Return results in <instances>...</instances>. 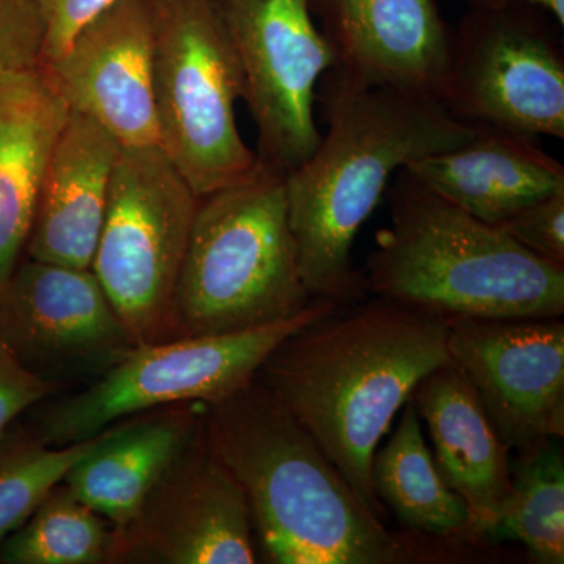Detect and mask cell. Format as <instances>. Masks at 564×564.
I'll list each match as a JSON object with an SVG mask.
<instances>
[{
  "mask_svg": "<svg viewBox=\"0 0 564 564\" xmlns=\"http://www.w3.org/2000/svg\"><path fill=\"white\" fill-rule=\"evenodd\" d=\"M68 115L40 68L0 76V285L25 251L44 166Z\"/></svg>",
  "mask_w": 564,
  "mask_h": 564,
  "instance_id": "obj_20",
  "label": "cell"
},
{
  "mask_svg": "<svg viewBox=\"0 0 564 564\" xmlns=\"http://www.w3.org/2000/svg\"><path fill=\"white\" fill-rule=\"evenodd\" d=\"M492 541L514 540L541 564L564 563V458L558 440L518 452Z\"/></svg>",
  "mask_w": 564,
  "mask_h": 564,
  "instance_id": "obj_22",
  "label": "cell"
},
{
  "mask_svg": "<svg viewBox=\"0 0 564 564\" xmlns=\"http://www.w3.org/2000/svg\"><path fill=\"white\" fill-rule=\"evenodd\" d=\"M336 55L364 84L440 98L452 29L436 0H307Z\"/></svg>",
  "mask_w": 564,
  "mask_h": 564,
  "instance_id": "obj_15",
  "label": "cell"
},
{
  "mask_svg": "<svg viewBox=\"0 0 564 564\" xmlns=\"http://www.w3.org/2000/svg\"><path fill=\"white\" fill-rule=\"evenodd\" d=\"M43 24L33 0H0V76L40 68Z\"/></svg>",
  "mask_w": 564,
  "mask_h": 564,
  "instance_id": "obj_25",
  "label": "cell"
},
{
  "mask_svg": "<svg viewBox=\"0 0 564 564\" xmlns=\"http://www.w3.org/2000/svg\"><path fill=\"white\" fill-rule=\"evenodd\" d=\"M404 170L441 198L497 226L564 191L563 163L538 139L492 126H477L462 147L426 155Z\"/></svg>",
  "mask_w": 564,
  "mask_h": 564,
  "instance_id": "obj_18",
  "label": "cell"
},
{
  "mask_svg": "<svg viewBox=\"0 0 564 564\" xmlns=\"http://www.w3.org/2000/svg\"><path fill=\"white\" fill-rule=\"evenodd\" d=\"M558 24L532 7L470 10L451 33L437 101L469 124L564 140Z\"/></svg>",
  "mask_w": 564,
  "mask_h": 564,
  "instance_id": "obj_9",
  "label": "cell"
},
{
  "mask_svg": "<svg viewBox=\"0 0 564 564\" xmlns=\"http://www.w3.org/2000/svg\"><path fill=\"white\" fill-rule=\"evenodd\" d=\"M337 306L314 299L302 313L272 325L137 345L87 389L47 404L31 433L51 447H66L147 411L218 402L254 380L282 340Z\"/></svg>",
  "mask_w": 564,
  "mask_h": 564,
  "instance_id": "obj_7",
  "label": "cell"
},
{
  "mask_svg": "<svg viewBox=\"0 0 564 564\" xmlns=\"http://www.w3.org/2000/svg\"><path fill=\"white\" fill-rule=\"evenodd\" d=\"M40 69L70 111L101 124L122 147H159L154 0H118Z\"/></svg>",
  "mask_w": 564,
  "mask_h": 564,
  "instance_id": "obj_14",
  "label": "cell"
},
{
  "mask_svg": "<svg viewBox=\"0 0 564 564\" xmlns=\"http://www.w3.org/2000/svg\"><path fill=\"white\" fill-rule=\"evenodd\" d=\"M198 404H173L115 423L63 481L115 529L129 524L202 430L204 410H196Z\"/></svg>",
  "mask_w": 564,
  "mask_h": 564,
  "instance_id": "obj_19",
  "label": "cell"
},
{
  "mask_svg": "<svg viewBox=\"0 0 564 564\" xmlns=\"http://www.w3.org/2000/svg\"><path fill=\"white\" fill-rule=\"evenodd\" d=\"M447 347L510 451L562 440V317L456 318Z\"/></svg>",
  "mask_w": 564,
  "mask_h": 564,
  "instance_id": "obj_12",
  "label": "cell"
},
{
  "mask_svg": "<svg viewBox=\"0 0 564 564\" xmlns=\"http://www.w3.org/2000/svg\"><path fill=\"white\" fill-rule=\"evenodd\" d=\"M113 547L115 527L61 481L28 521L2 541L0 563H111Z\"/></svg>",
  "mask_w": 564,
  "mask_h": 564,
  "instance_id": "obj_23",
  "label": "cell"
},
{
  "mask_svg": "<svg viewBox=\"0 0 564 564\" xmlns=\"http://www.w3.org/2000/svg\"><path fill=\"white\" fill-rule=\"evenodd\" d=\"M372 484L380 502L411 532L443 543L477 544L469 510L437 470L413 400L404 403L391 440L375 452Z\"/></svg>",
  "mask_w": 564,
  "mask_h": 564,
  "instance_id": "obj_21",
  "label": "cell"
},
{
  "mask_svg": "<svg viewBox=\"0 0 564 564\" xmlns=\"http://www.w3.org/2000/svg\"><path fill=\"white\" fill-rule=\"evenodd\" d=\"M0 343L29 372L61 386L101 377L135 347L91 269L31 258L0 285Z\"/></svg>",
  "mask_w": 564,
  "mask_h": 564,
  "instance_id": "obj_11",
  "label": "cell"
},
{
  "mask_svg": "<svg viewBox=\"0 0 564 564\" xmlns=\"http://www.w3.org/2000/svg\"><path fill=\"white\" fill-rule=\"evenodd\" d=\"M61 388V384L29 372L0 343V441L22 413Z\"/></svg>",
  "mask_w": 564,
  "mask_h": 564,
  "instance_id": "obj_28",
  "label": "cell"
},
{
  "mask_svg": "<svg viewBox=\"0 0 564 564\" xmlns=\"http://www.w3.org/2000/svg\"><path fill=\"white\" fill-rule=\"evenodd\" d=\"M411 400L429 429L437 470L469 510L474 540L492 541L511 489L510 447L454 364L426 375Z\"/></svg>",
  "mask_w": 564,
  "mask_h": 564,
  "instance_id": "obj_17",
  "label": "cell"
},
{
  "mask_svg": "<svg viewBox=\"0 0 564 564\" xmlns=\"http://www.w3.org/2000/svg\"><path fill=\"white\" fill-rule=\"evenodd\" d=\"M98 436L66 447L43 444L31 432L7 434L0 441V541L28 521Z\"/></svg>",
  "mask_w": 564,
  "mask_h": 564,
  "instance_id": "obj_24",
  "label": "cell"
},
{
  "mask_svg": "<svg viewBox=\"0 0 564 564\" xmlns=\"http://www.w3.org/2000/svg\"><path fill=\"white\" fill-rule=\"evenodd\" d=\"M245 82L259 133V162L282 174L302 166L322 140L315 95L336 55L307 0H212Z\"/></svg>",
  "mask_w": 564,
  "mask_h": 564,
  "instance_id": "obj_10",
  "label": "cell"
},
{
  "mask_svg": "<svg viewBox=\"0 0 564 564\" xmlns=\"http://www.w3.org/2000/svg\"><path fill=\"white\" fill-rule=\"evenodd\" d=\"M250 505L202 430L129 524L115 529L111 563L258 562Z\"/></svg>",
  "mask_w": 564,
  "mask_h": 564,
  "instance_id": "obj_13",
  "label": "cell"
},
{
  "mask_svg": "<svg viewBox=\"0 0 564 564\" xmlns=\"http://www.w3.org/2000/svg\"><path fill=\"white\" fill-rule=\"evenodd\" d=\"M470 10H500L508 7H532L554 18L560 29L564 28V0H466Z\"/></svg>",
  "mask_w": 564,
  "mask_h": 564,
  "instance_id": "obj_29",
  "label": "cell"
},
{
  "mask_svg": "<svg viewBox=\"0 0 564 564\" xmlns=\"http://www.w3.org/2000/svg\"><path fill=\"white\" fill-rule=\"evenodd\" d=\"M159 147L196 196L248 180L261 162L240 135V63L212 0H154Z\"/></svg>",
  "mask_w": 564,
  "mask_h": 564,
  "instance_id": "obj_6",
  "label": "cell"
},
{
  "mask_svg": "<svg viewBox=\"0 0 564 564\" xmlns=\"http://www.w3.org/2000/svg\"><path fill=\"white\" fill-rule=\"evenodd\" d=\"M313 300L289 223L285 174L261 163L248 180L199 199L169 339L272 325Z\"/></svg>",
  "mask_w": 564,
  "mask_h": 564,
  "instance_id": "obj_5",
  "label": "cell"
},
{
  "mask_svg": "<svg viewBox=\"0 0 564 564\" xmlns=\"http://www.w3.org/2000/svg\"><path fill=\"white\" fill-rule=\"evenodd\" d=\"M121 147L101 124L69 110L44 166L29 258L90 269Z\"/></svg>",
  "mask_w": 564,
  "mask_h": 564,
  "instance_id": "obj_16",
  "label": "cell"
},
{
  "mask_svg": "<svg viewBox=\"0 0 564 564\" xmlns=\"http://www.w3.org/2000/svg\"><path fill=\"white\" fill-rule=\"evenodd\" d=\"M500 228L527 250L564 265V191L518 212Z\"/></svg>",
  "mask_w": 564,
  "mask_h": 564,
  "instance_id": "obj_26",
  "label": "cell"
},
{
  "mask_svg": "<svg viewBox=\"0 0 564 564\" xmlns=\"http://www.w3.org/2000/svg\"><path fill=\"white\" fill-rule=\"evenodd\" d=\"M391 221L361 272L367 293L444 317L547 318L564 314V265L527 250L400 170Z\"/></svg>",
  "mask_w": 564,
  "mask_h": 564,
  "instance_id": "obj_4",
  "label": "cell"
},
{
  "mask_svg": "<svg viewBox=\"0 0 564 564\" xmlns=\"http://www.w3.org/2000/svg\"><path fill=\"white\" fill-rule=\"evenodd\" d=\"M315 102L326 132L314 154L285 174L289 223L310 295L355 303L369 293L352 267V243L389 180L419 159L462 147L477 126L432 96L364 84L336 66L318 82Z\"/></svg>",
  "mask_w": 564,
  "mask_h": 564,
  "instance_id": "obj_2",
  "label": "cell"
},
{
  "mask_svg": "<svg viewBox=\"0 0 564 564\" xmlns=\"http://www.w3.org/2000/svg\"><path fill=\"white\" fill-rule=\"evenodd\" d=\"M448 321L375 296L339 304L282 340L256 380L321 445L370 513L375 452L426 375L451 366Z\"/></svg>",
  "mask_w": 564,
  "mask_h": 564,
  "instance_id": "obj_1",
  "label": "cell"
},
{
  "mask_svg": "<svg viewBox=\"0 0 564 564\" xmlns=\"http://www.w3.org/2000/svg\"><path fill=\"white\" fill-rule=\"evenodd\" d=\"M117 2L118 0H33L43 24L40 66L57 61L88 22Z\"/></svg>",
  "mask_w": 564,
  "mask_h": 564,
  "instance_id": "obj_27",
  "label": "cell"
},
{
  "mask_svg": "<svg viewBox=\"0 0 564 564\" xmlns=\"http://www.w3.org/2000/svg\"><path fill=\"white\" fill-rule=\"evenodd\" d=\"M207 443L242 486L276 564H399L417 543L386 529L302 423L258 380L204 404Z\"/></svg>",
  "mask_w": 564,
  "mask_h": 564,
  "instance_id": "obj_3",
  "label": "cell"
},
{
  "mask_svg": "<svg viewBox=\"0 0 564 564\" xmlns=\"http://www.w3.org/2000/svg\"><path fill=\"white\" fill-rule=\"evenodd\" d=\"M199 199L161 147H121L90 269L135 347L169 339Z\"/></svg>",
  "mask_w": 564,
  "mask_h": 564,
  "instance_id": "obj_8",
  "label": "cell"
}]
</instances>
